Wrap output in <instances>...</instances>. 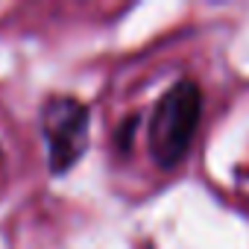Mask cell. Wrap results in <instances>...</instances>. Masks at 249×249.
I'll list each match as a JSON object with an SVG mask.
<instances>
[{"instance_id":"cell-2","label":"cell","mask_w":249,"mask_h":249,"mask_svg":"<svg viewBox=\"0 0 249 249\" xmlns=\"http://www.w3.org/2000/svg\"><path fill=\"white\" fill-rule=\"evenodd\" d=\"M41 135L47 144V167L53 173L71 170L88 147V108L76 97L56 94L41 106Z\"/></svg>"},{"instance_id":"cell-1","label":"cell","mask_w":249,"mask_h":249,"mask_svg":"<svg viewBox=\"0 0 249 249\" xmlns=\"http://www.w3.org/2000/svg\"><path fill=\"white\" fill-rule=\"evenodd\" d=\"M199 117L202 91L194 79H179L161 94L147 123V150L159 167H176L188 156Z\"/></svg>"}]
</instances>
